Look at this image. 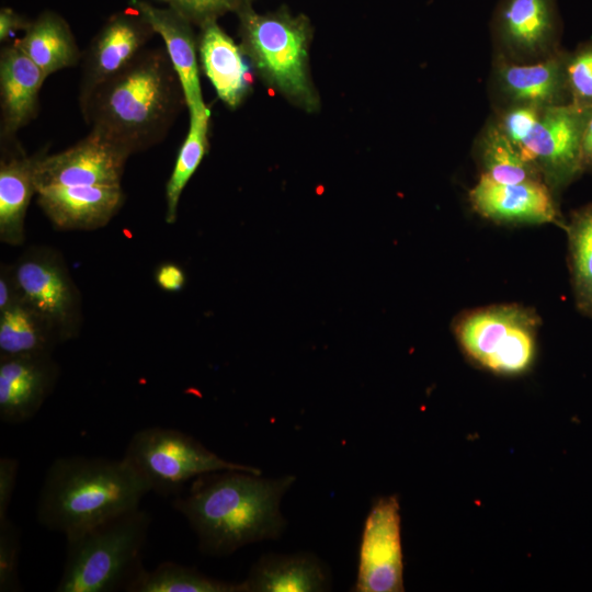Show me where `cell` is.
Returning <instances> with one entry per match:
<instances>
[{"mask_svg": "<svg viewBox=\"0 0 592 592\" xmlns=\"http://www.w3.org/2000/svg\"><path fill=\"white\" fill-rule=\"evenodd\" d=\"M295 479L237 469L212 471L194 478L187 494L175 496L172 506L195 532L203 554L226 556L281 536L286 520L280 503Z\"/></svg>", "mask_w": 592, "mask_h": 592, "instance_id": "obj_1", "label": "cell"}, {"mask_svg": "<svg viewBox=\"0 0 592 592\" xmlns=\"http://www.w3.org/2000/svg\"><path fill=\"white\" fill-rule=\"evenodd\" d=\"M182 103L183 89L160 48L143 49L80 104L84 121L129 156L160 143Z\"/></svg>", "mask_w": 592, "mask_h": 592, "instance_id": "obj_2", "label": "cell"}, {"mask_svg": "<svg viewBox=\"0 0 592 592\" xmlns=\"http://www.w3.org/2000/svg\"><path fill=\"white\" fill-rule=\"evenodd\" d=\"M148 492L124 458L58 457L45 474L36 519L66 537L138 508Z\"/></svg>", "mask_w": 592, "mask_h": 592, "instance_id": "obj_3", "label": "cell"}, {"mask_svg": "<svg viewBox=\"0 0 592 592\" xmlns=\"http://www.w3.org/2000/svg\"><path fill=\"white\" fill-rule=\"evenodd\" d=\"M150 514L139 506L83 532L66 536V558L57 592L125 589L143 567Z\"/></svg>", "mask_w": 592, "mask_h": 592, "instance_id": "obj_4", "label": "cell"}, {"mask_svg": "<svg viewBox=\"0 0 592 592\" xmlns=\"http://www.w3.org/2000/svg\"><path fill=\"white\" fill-rule=\"evenodd\" d=\"M236 12L242 48L260 73L300 106L314 110L317 98L308 71L312 29L307 16L287 9L258 13L250 0Z\"/></svg>", "mask_w": 592, "mask_h": 592, "instance_id": "obj_5", "label": "cell"}, {"mask_svg": "<svg viewBox=\"0 0 592 592\" xmlns=\"http://www.w3.org/2000/svg\"><path fill=\"white\" fill-rule=\"evenodd\" d=\"M123 458L150 492L164 497L179 494L190 479L212 471L237 469L261 475L257 467L226 460L193 436L163 426L135 432Z\"/></svg>", "mask_w": 592, "mask_h": 592, "instance_id": "obj_6", "label": "cell"}, {"mask_svg": "<svg viewBox=\"0 0 592 592\" xmlns=\"http://www.w3.org/2000/svg\"><path fill=\"white\" fill-rule=\"evenodd\" d=\"M538 323L536 314L521 305H493L459 317L455 335L480 366L498 374H517L534 358Z\"/></svg>", "mask_w": 592, "mask_h": 592, "instance_id": "obj_7", "label": "cell"}, {"mask_svg": "<svg viewBox=\"0 0 592 592\" xmlns=\"http://www.w3.org/2000/svg\"><path fill=\"white\" fill-rule=\"evenodd\" d=\"M11 264L22 299L52 326L60 343L76 339L83 323L82 298L62 254L32 246Z\"/></svg>", "mask_w": 592, "mask_h": 592, "instance_id": "obj_8", "label": "cell"}, {"mask_svg": "<svg viewBox=\"0 0 592 592\" xmlns=\"http://www.w3.org/2000/svg\"><path fill=\"white\" fill-rule=\"evenodd\" d=\"M489 30L492 55L512 62H535L561 49L557 0H499Z\"/></svg>", "mask_w": 592, "mask_h": 592, "instance_id": "obj_9", "label": "cell"}, {"mask_svg": "<svg viewBox=\"0 0 592 592\" xmlns=\"http://www.w3.org/2000/svg\"><path fill=\"white\" fill-rule=\"evenodd\" d=\"M591 114L592 109L573 104L545 107L521 146L554 193L583 173L582 138Z\"/></svg>", "mask_w": 592, "mask_h": 592, "instance_id": "obj_10", "label": "cell"}, {"mask_svg": "<svg viewBox=\"0 0 592 592\" xmlns=\"http://www.w3.org/2000/svg\"><path fill=\"white\" fill-rule=\"evenodd\" d=\"M566 49L528 64L492 55L488 94L493 111L514 105L550 107L570 104Z\"/></svg>", "mask_w": 592, "mask_h": 592, "instance_id": "obj_11", "label": "cell"}, {"mask_svg": "<svg viewBox=\"0 0 592 592\" xmlns=\"http://www.w3.org/2000/svg\"><path fill=\"white\" fill-rule=\"evenodd\" d=\"M399 502L377 499L365 520L358 558L356 592L403 591Z\"/></svg>", "mask_w": 592, "mask_h": 592, "instance_id": "obj_12", "label": "cell"}, {"mask_svg": "<svg viewBox=\"0 0 592 592\" xmlns=\"http://www.w3.org/2000/svg\"><path fill=\"white\" fill-rule=\"evenodd\" d=\"M129 155L121 147L90 130L73 146L54 155L39 152L35 184L39 191L49 186H121Z\"/></svg>", "mask_w": 592, "mask_h": 592, "instance_id": "obj_13", "label": "cell"}, {"mask_svg": "<svg viewBox=\"0 0 592 592\" xmlns=\"http://www.w3.org/2000/svg\"><path fill=\"white\" fill-rule=\"evenodd\" d=\"M153 34L133 5L111 15L84 54L79 103L86 102L98 87L145 49Z\"/></svg>", "mask_w": 592, "mask_h": 592, "instance_id": "obj_14", "label": "cell"}, {"mask_svg": "<svg viewBox=\"0 0 592 592\" xmlns=\"http://www.w3.org/2000/svg\"><path fill=\"white\" fill-rule=\"evenodd\" d=\"M554 192L543 181L500 183L480 174L468 198L480 216L501 224H557L566 228Z\"/></svg>", "mask_w": 592, "mask_h": 592, "instance_id": "obj_15", "label": "cell"}, {"mask_svg": "<svg viewBox=\"0 0 592 592\" xmlns=\"http://www.w3.org/2000/svg\"><path fill=\"white\" fill-rule=\"evenodd\" d=\"M59 373L52 354L1 357V421L20 424L32 419L53 392Z\"/></svg>", "mask_w": 592, "mask_h": 592, "instance_id": "obj_16", "label": "cell"}, {"mask_svg": "<svg viewBox=\"0 0 592 592\" xmlns=\"http://www.w3.org/2000/svg\"><path fill=\"white\" fill-rule=\"evenodd\" d=\"M37 204L58 230H95L106 226L124 203L121 186H49Z\"/></svg>", "mask_w": 592, "mask_h": 592, "instance_id": "obj_17", "label": "cell"}, {"mask_svg": "<svg viewBox=\"0 0 592 592\" xmlns=\"http://www.w3.org/2000/svg\"><path fill=\"white\" fill-rule=\"evenodd\" d=\"M47 77L14 43L0 54L1 139L11 141L31 122L38 109V95Z\"/></svg>", "mask_w": 592, "mask_h": 592, "instance_id": "obj_18", "label": "cell"}, {"mask_svg": "<svg viewBox=\"0 0 592 592\" xmlns=\"http://www.w3.org/2000/svg\"><path fill=\"white\" fill-rule=\"evenodd\" d=\"M133 5L159 34L181 82L189 112L202 111L204 103L200 83L196 47L192 23L173 9L160 8L146 0H130Z\"/></svg>", "mask_w": 592, "mask_h": 592, "instance_id": "obj_19", "label": "cell"}, {"mask_svg": "<svg viewBox=\"0 0 592 592\" xmlns=\"http://www.w3.org/2000/svg\"><path fill=\"white\" fill-rule=\"evenodd\" d=\"M241 584L242 592H319L331 589V577L314 554H266Z\"/></svg>", "mask_w": 592, "mask_h": 592, "instance_id": "obj_20", "label": "cell"}, {"mask_svg": "<svg viewBox=\"0 0 592 592\" xmlns=\"http://www.w3.org/2000/svg\"><path fill=\"white\" fill-rule=\"evenodd\" d=\"M198 49L203 70L217 95L229 107H237L250 87L249 68L242 49L218 25L217 20L201 26Z\"/></svg>", "mask_w": 592, "mask_h": 592, "instance_id": "obj_21", "label": "cell"}, {"mask_svg": "<svg viewBox=\"0 0 592 592\" xmlns=\"http://www.w3.org/2000/svg\"><path fill=\"white\" fill-rule=\"evenodd\" d=\"M38 153L26 156L21 149L5 150L0 160V240L21 246L25 239L24 223L34 194Z\"/></svg>", "mask_w": 592, "mask_h": 592, "instance_id": "obj_22", "label": "cell"}, {"mask_svg": "<svg viewBox=\"0 0 592 592\" xmlns=\"http://www.w3.org/2000/svg\"><path fill=\"white\" fill-rule=\"evenodd\" d=\"M13 43L46 77L77 65L81 56L69 24L54 11L42 12Z\"/></svg>", "mask_w": 592, "mask_h": 592, "instance_id": "obj_23", "label": "cell"}, {"mask_svg": "<svg viewBox=\"0 0 592 592\" xmlns=\"http://www.w3.org/2000/svg\"><path fill=\"white\" fill-rule=\"evenodd\" d=\"M480 174L500 183L543 181L538 167L493 123L487 119L474 143Z\"/></svg>", "mask_w": 592, "mask_h": 592, "instance_id": "obj_24", "label": "cell"}, {"mask_svg": "<svg viewBox=\"0 0 592 592\" xmlns=\"http://www.w3.org/2000/svg\"><path fill=\"white\" fill-rule=\"evenodd\" d=\"M59 343L52 326L23 299L0 311V358L52 354Z\"/></svg>", "mask_w": 592, "mask_h": 592, "instance_id": "obj_25", "label": "cell"}, {"mask_svg": "<svg viewBox=\"0 0 592 592\" xmlns=\"http://www.w3.org/2000/svg\"><path fill=\"white\" fill-rule=\"evenodd\" d=\"M124 590L127 592H242V584L218 580L195 568L166 561L152 570L141 567Z\"/></svg>", "mask_w": 592, "mask_h": 592, "instance_id": "obj_26", "label": "cell"}, {"mask_svg": "<svg viewBox=\"0 0 592 592\" xmlns=\"http://www.w3.org/2000/svg\"><path fill=\"white\" fill-rule=\"evenodd\" d=\"M565 229L576 306L592 317V203L574 210Z\"/></svg>", "mask_w": 592, "mask_h": 592, "instance_id": "obj_27", "label": "cell"}, {"mask_svg": "<svg viewBox=\"0 0 592 592\" xmlns=\"http://www.w3.org/2000/svg\"><path fill=\"white\" fill-rule=\"evenodd\" d=\"M189 132L179 150L166 186V221L170 225L177 220L182 192L204 158L208 144V107L202 111L189 112Z\"/></svg>", "mask_w": 592, "mask_h": 592, "instance_id": "obj_28", "label": "cell"}, {"mask_svg": "<svg viewBox=\"0 0 592 592\" xmlns=\"http://www.w3.org/2000/svg\"><path fill=\"white\" fill-rule=\"evenodd\" d=\"M566 77L570 104L592 109V38L567 52Z\"/></svg>", "mask_w": 592, "mask_h": 592, "instance_id": "obj_29", "label": "cell"}, {"mask_svg": "<svg viewBox=\"0 0 592 592\" xmlns=\"http://www.w3.org/2000/svg\"><path fill=\"white\" fill-rule=\"evenodd\" d=\"M21 549L20 531L8 519L0 521V591L15 592L21 590L18 574Z\"/></svg>", "mask_w": 592, "mask_h": 592, "instance_id": "obj_30", "label": "cell"}, {"mask_svg": "<svg viewBox=\"0 0 592 592\" xmlns=\"http://www.w3.org/2000/svg\"><path fill=\"white\" fill-rule=\"evenodd\" d=\"M545 107L514 105L493 111L490 116L496 126L521 149Z\"/></svg>", "mask_w": 592, "mask_h": 592, "instance_id": "obj_31", "label": "cell"}, {"mask_svg": "<svg viewBox=\"0 0 592 592\" xmlns=\"http://www.w3.org/2000/svg\"><path fill=\"white\" fill-rule=\"evenodd\" d=\"M186 18L192 24H203L218 16L236 12L247 0H159Z\"/></svg>", "mask_w": 592, "mask_h": 592, "instance_id": "obj_32", "label": "cell"}, {"mask_svg": "<svg viewBox=\"0 0 592 592\" xmlns=\"http://www.w3.org/2000/svg\"><path fill=\"white\" fill-rule=\"evenodd\" d=\"M18 471V459L13 457L0 458V521L8 519V510L14 493Z\"/></svg>", "mask_w": 592, "mask_h": 592, "instance_id": "obj_33", "label": "cell"}, {"mask_svg": "<svg viewBox=\"0 0 592 592\" xmlns=\"http://www.w3.org/2000/svg\"><path fill=\"white\" fill-rule=\"evenodd\" d=\"M153 278L159 288L169 293L182 291L186 282L183 269L174 262L160 263L155 270Z\"/></svg>", "mask_w": 592, "mask_h": 592, "instance_id": "obj_34", "label": "cell"}, {"mask_svg": "<svg viewBox=\"0 0 592 592\" xmlns=\"http://www.w3.org/2000/svg\"><path fill=\"white\" fill-rule=\"evenodd\" d=\"M22 300L12 264L0 265V311Z\"/></svg>", "mask_w": 592, "mask_h": 592, "instance_id": "obj_35", "label": "cell"}, {"mask_svg": "<svg viewBox=\"0 0 592 592\" xmlns=\"http://www.w3.org/2000/svg\"><path fill=\"white\" fill-rule=\"evenodd\" d=\"M31 21L11 8L4 7L0 10V41H4L16 31H25Z\"/></svg>", "mask_w": 592, "mask_h": 592, "instance_id": "obj_36", "label": "cell"}, {"mask_svg": "<svg viewBox=\"0 0 592 592\" xmlns=\"http://www.w3.org/2000/svg\"><path fill=\"white\" fill-rule=\"evenodd\" d=\"M581 162L584 172H592V114L587 123L581 149Z\"/></svg>", "mask_w": 592, "mask_h": 592, "instance_id": "obj_37", "label": "cell"}]
</instances>
